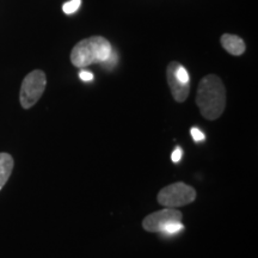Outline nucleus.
I'll return each mask as SVG.
<instances>
[{
	"instance_id": "1",
	"label": "nucleus",
	"mask_w": 258,
	"mask_h": 258,
	"mask_svg": "<svg viewBox=\"0 0 258 258\" xmlns=\"http://www.w3.org/2000/svg\"><path fill=\"white\" fill-rule=\"evenodd\" d=\"M196 104L207 120H218L226 106V90L221 79L215 74H208L199 84Z\"/></svg>"
},
{
	"instance_id": "2",
	"label": "nucleus",
	"mask_w": 258,
	"mask_h": 258,
	"mask_svg": "<svg viewBox=\"0 0 258 258\" xmlns=\"http://www.w3.org/2000/svg\"><path fill=\"white\" fill-rule=\"evenodd\" d=\"M112 47L103 36H91L82 40L71 51V62L76 67H88L92 63H102L110 56Z\"/></svg>"
},
{
	"instance_id": "3",
	"label": "nucleus",
	"mask_w": 258,
	"mask_h": 258,
	"mask_svg": "<svg viewBox=\"0 0 258 258\" xmlns=\"http://www.w3.org/2000/svg\"><path fill=\"white\" fill-rule=\"evenodd\" d=\"M157 200L165 208L177 209L195 201L196 190L185 183L177 182L161 189Z\"/></svg>"
},
{
	"instance_id": "4",
	"label": "nucleus",
	"mask_w": 258,
	"mask_h": 258,
	"mask_svg": "<svg viewBox=\"0 0 258 258\" xmlns=\"http://www.w3.org/2000/svg\"><path fill=\"white\" fill-rule=\"evenodd\" d=\"M47 85V77L43 71H32L25 77L21 86L19 101L24 109H30L43 95Z\"/></svg>"
},
{
	"instance_id": "5",
	"label": "nucleus",
	"mask_w": 258,
	"mask_h": 258,
	"mask_svg": "<svg viewBox=\"0 0 258 258\" xmlns=\"http://www.w3.org/2000/svg\"><path fill=\"white\" fill-rule=\"evenodd\" d=\"M166 79L173 99L183 103L190 93V77L183 64L171 61L166 69Z\"/></svg>"
},
{
	"instance_id": "6",
	"label": "nucleus",
	"mask_w": 258,
	"mask_h": 258,
	"mask_svg": "<svg viewBox=\"0 0 258 258\" xmlns=\"http://www.w3.org/2000/svg\"><path fill=\"white\" fill-rule=\"evenodd\" d=\"M179 221H182V213L173 208H164L145 218L143 221V227L147 232L160 233L167 225Z\"/></svg>"
},
{
	"instance_id": "7",
	"label": "nucleus",
	"mask_w": 258,
	"mask_h": 258,
	"mask_svg": "<svg viewBox=\"0 0 258 258\" xmlns=\"http://www.w3.org/2000/svg\"><path fill=\"white\" fill-rule=\"evenodd\" d=\"M221 46L226 51L231 54V55L239 56L241 54H244V51L246 50V46H245V42L241 40L237 35H231V34H224L220 38Z\"/></svg>"
},
{
	"instance_id": "8",
	"label": "nucleus",
	"mask_w": 258,
	"mask_h": 258,
	"mask_svg": "<svg viewBox=\"0 0 258 258\" xmlns=\"http://www.w3.org/2000/svg\"><path fill=\"white\" fill-rule=\"evenodd\" d=\"M14 165V158L10 156L9 153H0V190L4 188L6 182L11 176Z\"/></svg>"
},
{
	"instance_id": "9",
	"label": "nucleus",
	"mask_w": 258,
	"mask_h": 258,
	"mask_svg": "<svg viewBox=\"0 0 258 258\" xmlns=\"http://www.w3.org/2000/svg\"><path fill=\"white\" fill-rule=\"evenodd\" d=\"M183 230H184V225L182 224V221L172 222V224L167 225L166 227L160 232V233L165 235V237H172V235H176L177 233H179V232Z\"/></svg>"
},
{
	"instance_id": "10",
	"label": "nucleus",
	"mask_w": 258,
	"mask_h": 258,
	"mask_svg": "<svg viewBox=\"0 0 258 258\" xmlns=\"http://www.w3.org/2000/svg\"><path fill=\"white\" fill-rule=\"evenodd\" d=\"M82 5V0H70V2L64 3L62 6V11L66 15H72L74 12L78 11V9Z\"/></svg>"
},
{
	"instance_id": "11",
	"label": "nucleus",
	"mask_w": 258,
	"mask_h": 258,
	"mask_svg": "<svg viewBox=\"0 0 258 258\" xmlns=\"http://www.w3.org/2000/svg\"><path fill=\"white\" fill-rule=\"evenodd\" d=\"M190 134H191L194 141H196V143H201V141H203L206 139V135L196 127H192L190 129Z\"/></svg>"
},
{
	"instance_id": "12",
	"label": "nucleus",
	"mask_w": 258,
	"mask_h": 258,
	"mask_svg": "<svg viewBox=\"0 0 258 258\" xmlns=\"http://www.w3.org/2000/svg\"><path fill=\"white\" fill-rule=\"evenodd\" d=\"M116 63H117V54H116L114 50L111 51L110 56H109L108 59L104 61V62H102V64L105 67V69H110V67H114V66H116Z\"/></svg>"
},
{
	"instance_id": "13",
	"label": "nucleus",
	"mask_w": 258,
	"mask_h": 258,
	"mask_svg": "<svg viewBox=\"0 0 258 258\" xmlns=\"http://www.w3.org/2000/svg\"><path fill=\"white\" fill-rule=\"evenodd\" d=\"M182 156H183V151L180 147H176L175 151H173L172 154H171V159H172L173 163H179V160L182 159Z\"/></svg>"
},
{
	"instance_id": "14",
	"label": "nucleus",
	"mask_w": 258,
	"mask_h": 258,
	"mask_svg": "<svg viewBox=\"0 0 258 258\" xmlns=\"http://www.w3.org/2000/svg\"><path fill=\"white\" fill-rule=\"evenodd\" d=\"M79 78L83 82H91V80H93V74L91 72H88V71H82L79 73Z\"/></svg>"
}]
</instances>
